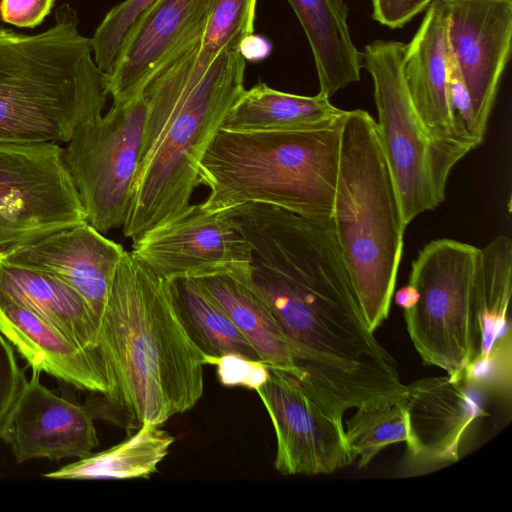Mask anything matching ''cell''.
I'll use <instances>...</instances> for the list:
<instances>
[{"label":"cell","instance_id":"6da1fadb","mask_svg":"<svg viewBox=\"0 0 512 512\" xmlns=\"http://www.w3.org/2000/svg\"><path fill=\"white\" fill-rule=\"evenodd\" d=\"M98 329L110 382L109 395H99L103 416L116 410L131 429L161 426L200 400L204 355L181 320L173 282L126 250Z\"/></svg>","mask_w":512,"mask_h":512},{"label":"cell","instance_id":"7a4b0ae2","mask_svg":"<svg viewBox=\"0 0 512 512\" xmlns=\"http://www.w3.org/2000/svg\"><path fill=\"white\" fill-rule=\"evenodd\" d=\"M228 210L252 247L251 286L291 350L306 359L342 351L364 316L332 220L261 203Z\"/></svg>","mask_w":512,"mask_h":512},{"label":"cell","instance_id":"3957f363","mask_svg":"<svg viewBox=\"0 0 512 512\" xmlns=\"http://www.w3.org/2000/svg\"><path fill=\"white\" fill-rule=\"evenodd\" d=\"M200 45L170 61L143 92L140 156L122 226L133 242L191 204L202 159L245 89L246 60L238 49L223 50L202 69Z\"/></svg>","mask_w":512,"mask_h":512},{"label":"cell","instance_id":"277c9868","mask_svg":"<svg viewBox=\"0 0 512 512\" xmlns=\"http://www.w3.org/2000/svg\"><path fill=\"white\" fill-rule=\"evenodd\" d=\"M68 3L37 34L0 27V141L67 143L102 115L106 76Z\"/></svg>","mask_w":512,"mask_h":512},{"label":"cell","instance_id":"5b68a950","mask_svg":"<svg viewBox=\"0 0 512 512\" xmlns=\"http://www.w3.org/2000/svg\"><path fill=\"white\" fill-rule=\"evenodd\" d=\"M346 113L310 129L220 128L200 165V185L209 189L201 205L216 211L261 203L310 219H331Z\"/></svg>","mask_w":512,"mask_h":512},{"label":"cell","instance_id":"8992f818","mask_svg":"<svg viewBox=\"0 0 512 512\" xmlns=\"http://www.w3.org/2000/svg\"><path fill=\"white\" fill-rule=\"evenodd\" d=\"M331 220L346 270L374 332L388 317L406 225L376 122L347 111Z\"/></svg>","mask_w":512,"mask_h":512},{"label":"cell","instance_id":"52a82bcc","mask_svg":"<svg viewBox=\"0 0 512 512\" xmlns=\"http://www.w3.org/2000/svg\"><path fill=\"white\" fill-rule=\"evenodd\" d=\"M405 49L400 41L374 40L365 46L362 63L373 80L377 134L407 226L444 201L450 172L474 148L428 134L404 82Z\"/></svg>","mask_w":512,"mask_h":512},{"label":"cell","instance_id":"ba28073f","mask_svg":"<svg viewBox=\"0 0 512 512\" xmlns=\"http://www.w3.org/2000/svg\"><path fill=\"white\" fill-rule=\"evenodd\" d=\"M479 248L452 239L427 243L412 263L414 305L404 310L407 331L423 362L460 381L478 355L481 335L473 304Z\"/></svg>","mask_w":512,"mask_h":512},{"label":"cell","instance_id":"9c48e42d","mask_svg":"<svg viewBox=\"0 0 512 512\" xmlns=\"http://www.w3.org/2000/svg\"><path fill=\"white\" fill-rule=\"evenodd\" d=\"M145 115L143 95L112 103L105 115L79 125L63 149L86 221L102 234L126 221Z\"/></svg>","mask_w":512,"mask_h":512},{"label":"cell","instance_id":"30bf717a","mask_svg":"<svg viewBox=\"0 0 512 512\" xmlns=\"http://www.w3.org/2000/svg\"><path fill=\"white\" fill-rule=\"evenodd\" d=\"M84 222L59 143L0 141V252Z\"/></svg>","mask_w":512,"mask_h":512},{"label":"cell","instance_id":"8fae6325","mask_svg":"<svg viewBox=\"0 0 512 512\" xmlns=\"http://www.w3.org/2000/svg\"><path fill=\"white\" fill-rule=\"evenodd\" d=\"M132 255L156 275L175 281L230 275L251 280L252 247L228 209L190 204L142 234Z\"/></svg>","mask_w":512,"mask_h":512},{"label":"cell","instance_id":"7c38bea8","mask_svg":"<svg viewBox=\"0 0 512 512\" xmlns=\"http://www.w3.org/2000/svg\"><path fill=\"white\" fill-rule=\"evenodd\" d=\"M255 392L275 431L279 473L329 474L354 462L342 419L312 401L291 375L270 367L269 379Z\"/></svg>","mask_w":512,"mask_h":512},{"label":"cell","instance_id":"4fadbf2b","mask_svg":"<svg viewBox=\"0 0 512 512\" xmlns=\"http://www.w3.org/2000/svg\"><path fill=\"white\" fill-rule=\"evenodd\" d=\"M449 48L470 94L483 141L501 76L511 53L512 0H443Z\"/></svg>","mask_w":512,"mask_h":512},{"label":"cell","instance_id":"5bb4252c","mask_svg":"<svg viewBox=\"0 0 512 512\" xmlns=\"http://www.w3.org/2000/svg\"><path fill=\"white\" fill-rule=\"evenodd\" d=\"M210 0H158L134 24L106 76L112 103L141 95L154 76L201 42Z\"/></svg>","mask_w":512,"mask_h":512},{"label":"cell","instance_id":"9a60e30c","mask_svg":"<svg viewBox=\"0 0 512 512\" xmlns=\"http://www.w3.org/2000/svg\"><path fill=\"white\" fill-rule=\"evenodd\" d=\"M41 373L32 369L0 439L17 463L88 456L99 445L93 411L48 389Z\"/></svg>","mask_w":512,"mask_h":512},{"label":"cell","instance_id":"2e32d148","mask_svg":"<svg viewBox=\"0 0 512 512\" xmlns=\"http://www.w3.org/2000/svg\"><path fill=\"white\" fill-rule=\"evenodd\" d=\"M124 252L120 244L84 222L1 251L0 260L50 275L71 287L86 302L99 327Z\"/></svg>","mask_w":512,"mask_h":512},{"label":"cell","instance_id":"e0dca14e","mask_svg":"<svg viewBox=\"0 0 512 512\" xmlns=\"http://www.w3.org/2000/svg\"><path fill=\"white\" fill-rule=\"evenodd\" d=\"M482 394L449 376L426 377L406 385L399 403L407 417L410 458L424 467L457 461L467 429L487 415Z\"/></svg>","mask_w":512,"mask_h":512},{"label":"cell","instance_id":"ac0fdd59","mask_svg":"<svg viewBox=\"0 0 512 512\" xmlns=\"http://www.w3.org/2000/svg\"><path fill=\"white\" fill-rule=\"evenodd\" d=\"M0 331L32 369L77 389L110 393L104 359L91 353L31 310L0 296Z\"/></svg>","mask_w":512,"mask_h":512},{"label":"cell","instance_id":"d6986e66","mask_svg":"<svg viewBox=\"0 0 512 512\" xmlns=\"http://www.w3.org/2000/svg\"><path fill=\"white\" fill-rule=\"evenodd\" d=\"M447 26L444 1L433 0L416 34L406 44L402 73L412 105L428 134L438 141L468 144L456 132L449 100Z\"/></svg>","mask_w":512,"mask_h":512},{"label":"cell","instance_id":"ffe728a7","mask_svg":"<svg viewBox=\"0 0 512 512\" xmlns=\"http://www.w3.org/2000/svg\"><path fill=\"white\" fill-rule=\"evenodd\" d=\"M0 296L31 310L71 341L103 358L96 317L83 298L62 281L0 260Z\"/></svg>","mask_w":512,"mask_h":512},{"label":"cell","instance_id":"44dd1931","mask_svg":"<svg viewBox=\"0 0 512 512\" xmlns=\"http://www.w3.org/2000/svg\"><path fill=\"white\" fill-rule=\"evenodd\" d=\"M309 42L319 93L330 98L360 80L362 53L353 43L344 0H287Z\"/></svg>","mask_w":512,"mask_h":512},{"label":"cell","instance_id":"7402d4cb","mask_svg":"<svg viewBox=\"0 0 512 512\" xmlns=\"http://www.w3.org/2000/svg\"><path fill=\"white\" fill-rule=\"evenodd\" d=\"M345 113L319 92L315 96L296 95L259 81L244 89L221 128L234 132L310 129L330 125Z\"/></svg>","mask_w":512,"mask_h":512},{"label":"cell","instance_id":"603a6c76","mask_svg":"<svg viewBox=\"0 0 512 512\" xmlns=\"http://www.w3.org/2000/svg\"><path fill=\"white\" fill-rule=\"evenodd\" d=\"M198 280L248 340L260 360L294 378L299 373L290 346L267 305L246 281L230 275Z\"/></svg>","mask_w":512,"mask_h":512},{"label":"cell","instance_id":"cb8c5ba5","mask_svg":"<svg viewBox=\"0 0 512 512\" xmlns=\"http://www.w3.org/2000/svg\"><path fill=\"white\" fill-rule=\"evenodd\" d=\"M174 437L160 426L145 424L124 441L42 477L58 480H124L149 478L167 456Z\"/></svg>","mask_w":512,"mask_h":512},{"label":"cell","instance_id":"d4e9b609","mask_svg":"<svg viewBox=\"0 0 512 512\" xmlns=\"http://www.w3.org/2000/svg\"><path fill=\"white\" fill-rule=\"evenodd\" d=\"M512 291V242L499 235L479 249L473 285V304L481 335L478 355L511 331L508 308Z\"/></svg>","mask_w":512,"mask_h":512},{"label":"cell","instance_id":"484cf974","mask_svg":"<svg viewBox=\"0 0 512 512\" xmlns=\"http://www.w3.org/2000/svg\"><path fill=\"white\" fill-rule=\"evenodd\" d=\"M172 282L181 320L203 355L219 357L236 353L259 359L248 340L198 280Z\"/></svg>","mask_w":512,"mask_h":512},{"label":"cell","instance_id":"4316f807","mask_svg":"<svg viewBox=\"0 0 512 512\" xmlns=\"http://www.w3.org/2000/svg\"><path fill=\"white\" fill-rule=\"evenodd\" d=\"M346 442L353 461L366 467L385 447L408 440V424L404 408L398 402L363 406L346 421Z\"/></svg>","mask_w":512,"mask_h":512},{"label":"cell","instance_id":"83f0119b","mask_svg":"<svg viewBox=\"0 0 512 512\" xmlns=\"http://www.w3.org/2000/svg\"><path fill=\"white\" fill-rule=\"evenodd\" d=\"M257 0H210L197 65L207 69L223 50L238 49L254 33Z\"/></svg>","mask_w":512,"mask_h":512},{"label":"cell","instance_id":"f1b7e54d","mask_svg":"<svg viewBox=\"0 0 512 512\" xmlns=\"http://www.w3.org/2000/svg\"><path fill=\"white\" fill-rule=\"evenodd\" d=\"M158 0H124L105 15L90 38L98 68L107 75L116 61L124 39L137 20Z\"/></svg>","mask_w":512,"mask_h":512},{"label":"cell","instance_id":"f546056e","mask_svg":"<svg viewBox=\"0 0 512 512\" xmlns=\"http://www.w3.org/2000/svg\"><path fill=\"white\" fill-rule=\"evenodd\" d=\"M461 380L482 393L509 400L512 383L511 331L499 338L488 353L477 355L466 367Z\"/></svg>","mask_w":512,"mask_h":512},{"label":"cell","instance_id":"4dcf8cb0","mask_svg":"<svg viewBox=\"0 0 512 512\" xmlns=\"http://www.w3.org/2000/svg\"><path fill=\"white\" fill-rule=\"evenodd\" d=\"M204 363L216 366L217 378L225 387H244L256 391L270 376V367L262 360L236 353L219 357L204 355Z\"/></svg>","mask_w":512,"mask_h":512},{"label":"cell","instance_id":"1f68e13d","mask_svg":"<svg viewBox=\"0 0 512 512\" xmlns=\"http://www.w3.org/2000/svg\"><path fill=\"white\" fill-rule=\"evenodd\" d=\"M26 381L13 345L0 331V437Z\"/></svg>","mask_w":512,"mask_h":512},{"label":"cell","instance_id":"d6a6232c","mask_svg":"<svg viewBox=\"0 0 512 512\" xmlns=\"http://www.w3.org/2000/svg\"><path fill=\"white\" fill-rule=\"evenodd\" d=\"M55 0H0V18L19 28H35L50 13Z\"/></svg>","mask_w":512,"mask_h":512},{"label":"cell","instance_id":"836d02e7","mask_svg":"<svg viewBox=\"0 0 512 512\" xmlns=\"http://www.w3.org/2000/svg\"><path fill=\"white\" fill-rule=\"evenodd\" d=\"M433 0H372L373 18L392 29L401 28Z\"/></svg>","mask_w":512,"mask_h":512},{"label":"cell","instance_id":"e575fe53","mask_svg":"<svg viewBox=\"0 0 512 512\" xmlns=\"http://www.w3.org/2000/svg\"><path fill=\"white\" fill-rule=\"evenodd\" d=\"M238 50L246 61L259 62L270 55L272 43L266 37L253 33L240 43Z\"/></svg>","mask_w":512,"mask_h":512},{"label":"cell","instance_id":"d590c367","mask_svg":"<svg viewBox=\"0 0 512 512\" xmlns=\"http://www.w3.org/2000/svg\"><path fill=\"white\" fill-rule=\"evenodd\" d=\"M416 298V291L410 284L402 287L395 294L396 304L404 310L411 308L414 305Z\"/></svg>","mask_w":512,"mask_h":512}]
</instances>
